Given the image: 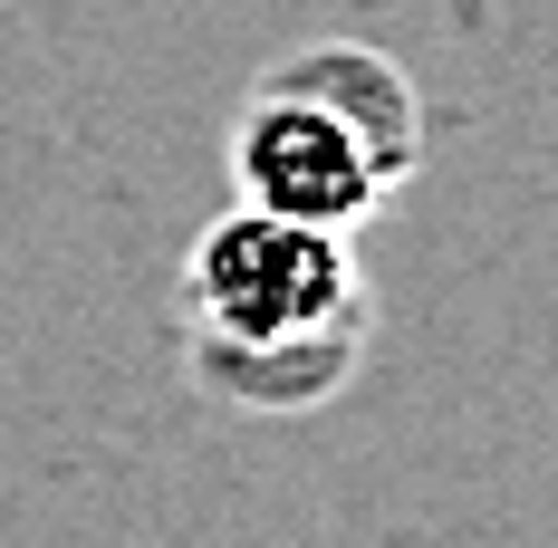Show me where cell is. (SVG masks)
<instances>
[{
    "label": "cell",
    "instance_id": "cell-1",
    "mask_svg": "<svg viewBox=\"0 0 558 548\" xmlns=\"http://www.w3.org/2000/svg\"><path fill=\"white\" fill-rule=\"evenodd\" d=\"M376 289L347 231L279 212H222L183 260V356L193 385L241 414H308L366 366Z\"/></svg>",
    "mask_w": 558,
    "mask_h": 548
},
{
    "label": "cell",
    "instance_id": "cell-2",
    "mask_svg": "<svg viewBox=\"0 0 558 548\" xmlns=\"http://www.w3.org/2000/svg\"><path fill=\"white\" fill-rule=\"evenodd\" d=\"M414 165H424V97L366 39L289 49L231 115L241 203L279 212V221H308V231L356 241Z\"/></svg>",
    "mask_w": 558,
    "mask_h": 548
}]
</instances>
